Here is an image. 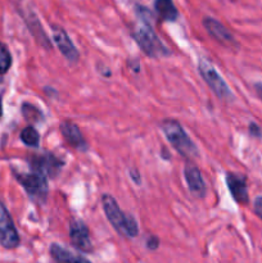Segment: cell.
<instances>
[{"label": "cell", "mask_w": 262, "mask_h": 263, "mask_svg": "<svg viewBox=\"0 0 262 263\" xmlns=\"http://www.w3.org/2000/svg\"><path fill=\"white\" fill-rule=\"evenodd\" d=\"M226 184H228L229 190L231 195L239 204H247L249 200L248 197V187H247L246 177L238 174H226Z\"/></svg>", "instance_id": "obj_11"}, {"label": "cell", "mask_w": 262, "mask_h": 263, "mask_svg": "<svg viewBox=\"0 0 262 263\" xmlns=\"http://www.w3.org/2000/svg\"><path fill=\"white\" fill-rule=\"evenodd\" d=\"M20 244V236L14 228L9 213L4 204L0 202V246L7 249L17 248Z\"/></svg>", "instance_id": "obj_6"}, {"label": "cell", "mask_w": 262, "mask_h": 263, "mask_svg": "<svg viewBox=\"0 0 262 263\" xmlns=\"http://www.w3.org/2000/svg\"><path fill=\"white\" fill-rule=\"evenodd\" d=\"M161 127L164 136L167 138V140L170 141V144L174 146V149L180 156L185 157L189 161H192L193 158L198 157L197 145L193 143L189 135L185 133L184 127L176 120L167 118V120H164L162 122Z\"/></svg>", "instance_id": "obj_3"}, {"label": "cell", "mask_w": 262, "mask_h": 263, "mask_svg": "<svg viewBox=\"0 0 262 263\" xmlns=\"http://www.w3.org/2000/svg\"><path fill=\"white\" fill-rule=\"evenodd\" d=\"M69 238L74 248L84 253H89L92 251V243L89 235V229L86 228L82 221H73L69 226Z\"/></svg>", "instance_id": "obj_7"}, {"label": "cell", "mask_w": 262, "mask_h": 263, "mask_svg": "<svg viewBox=\"0 0 262 263\" xmlns=\"http://www.w3.org/2000/svg\"><path fill=\"white\" fill-rule=\"evenodd\" d=\"M198 69H199L200 76L204 80L205 84L210 86V89L212 90L220 99H233V92H231L230 87H229L228 84L223 81L222 77H221L220 73L216 71V68L213 67V64L211 63L210 61H207V59L204 58H200L199 64H198Z\"/></svg>", "instance_id": "obj_4"}, {"label": "cell", "mask_w": 262, "mask_h": 263, "mask_svg": "<svg viewBox=\"0 0 262 263\" xmlns=\"http://www.w3.org/2000/svg\"><path fill=\"white\" fill-rule=\"evenodd\" d=\"M10 66H12V55L7 46L0 44V74L7 73Z\"/></svg>", "instance_id": "obj_17"}, {"label": "cell", "mask_w": 262, "mask_h": 263, "mask_svg": "<svg viewBox=\"0 0 262 263\" xmlns=\"http://www.w3.org/2000/svg\"><path fill=\"white\" fill-rule=\"evenodd\" d=\"M103 210H104L105 217L115 228L118 234L126 238H135L139 234V226L135 218L130 215H125L118 207L117 202L112 195L104 194L102 197Z\"/></svg>", "instance_id": "obj_2"}, {"label": "cell", "mask_w": 262, "mask_h": 263, "mask_svg": "<svg viewBox=\"0 0 262 263\" xmlns=\"http://www.w3.org/2000/svg\"><path fill=\"white\" fill-rule=\"evenodd\" d=\"M203 26L205 27L207 32L222 45H234L235 44V39L231 35L230 31L225 26L221 25L218 21L213 20V18H204Z\"/></svg>", "instance_id": "obj_12"}, {"label": "cell", "mask_w": 262, "mask_h": 263, "mask_svg": "<svg viewBox=\"0 0 262 263\" xmlns=\"http://www.w3.org/2000/svg\"><path fill=\"white\" fill-rule=\"evenodd\" d=\"M21 140L27 146L38 148L39 143H40V135L32 126H28V127L23 128L22 133H21Z\"/></svg>", "instance_id": "obj_16"}, {"label": "cell", "mask_w": 262, "mask_h": 263, "mask_svg": "<svg viewBox=\"0 0 262 263\" xmlns=\"http://www.w3.org/2000/svg\"><path fill=\"white\" fill-rule=\"evenodd\" d=\"M256 90H257V92H258L259 97L262 98V85L261 84H257L256 85Z\"/></svg>", "instance_id": "obj_22"}, {"label": "cell", "mask_w": 262, "mask_h": 263, "mask_svg": "<svg viewBox=\"0 0 262 263\" xmlns=\"http://www.w3.org/2000/svg\"><path fill=\"white\" fill-rule=\"evenodd\" d=\"M3 115V103H2V97H0V117Z\"/></svg>", "instance_id": "obj_23"}, {"label": "cell", "mask_w": 262, "mask_h": 263, "mask_svg": "<svg viewBox=\"0 0 262 263\" xmlns=\"http://www.w3.org/2000/svg\"><path fill=\"white\" fill-rule=\"evenodd\" d=\"M51 31H53L54 43L57 44V46H58V49L61 50V53L66 57L67 61L72 62V63L77 62L80 54L79 51H77L76 46L73 45L72 40L69 39V36L67 35L66 31L62 27H59V26H54Z\"/></svg>", "instance_id": "obj_9"}, {"label": "cell", "mask_w": 262, "mask_h": 263, "mask_svg": "<svg viewBox=\"0 0 262 263\" xmlns=\"http://www.w3.org/2000/svg\"><path fill=\"white\" fill-rule=\"evenodd\" d=\"M31 166H32V171L40 172L46 177H55L58 172L61 171L63 162H61V159L49 153L35 157L33 161L31 162Z\"/></svg>", "instance_id": "obj_8"}, {"label": "cell", "mask_w": 262, "mask_h": 263, "mask_svg": "<svg viewBox=\"0 0 262 263\" xmlns=\"http://www.w3.org/2000/svg\"><path fill=\"white\" fill-rule=\"evenodd\" d=\"M254 212L262 220V197L256 198L254 200Z\"/></svg>", "instance_id": "obj_20"}, {"label": "cell", "mask_w": 262, "mask_h": 263, "mask_svg": "<svg viewBox=\"0 0 262 263\" xmlns=\"http://www.w3.org/2000/svg\"><path fill=\"white\" fill-rule=\"evenodd\" d=\"M22 112L25 115V117L30 121H39V117H40V110L31 104L23 105Z\"/></svg>", "instance_id": "obj_18"}, {"label": "cell", "mask_w": 262, "mask_h": 263, "mask_svg": "<svg viewBox=\"0 0 262 263\" xmlns=\"http://www.w3.org/2000/svg\"><path fill=\"white\" fill-rule=\"evenodd\" d=\"M139 15H140V23L133 31V37L136 44L151 58L169 57L171 51L164 46V44L159 40L157 33L154 32L153 27L149 23V17L143 15L140 10H139Z\"/></svg>", "instance_id": "obj_1"}, {"label": "cell", "mask_w": 262, "mask_h": 263, "mask_svg": "<svg viewBox=\"0 0 262 263\" xmlns=\"http://www.w3.org/2000/svg\"><path fill=\"white\" fill-rule=\"evenodd\" d=\"M50 254L55 261L58 262H87L86 258L80 256H74L73 253L58 244H51L50 246Z\"/></svg>", "instance_id": "obj_15"}, {"label": "cell", "mask_w": 262, "mask_h": 263, "mask_svg": "<svg viewBox=\"0 0 262 263\" xmlns=\"http://www.w3.org/2000/svg\"><path fill=\"white\" fill-rule=\"evenodd\" d=\"M17 180L23 189L26 190L28 197L36 203H44L48 197V182L46 176L40 172L32 171L30 174L17 175Z\"/></svg>", "instance_id": "obj_5"}, {"label": "cell", "mask_w": 262, "mask_h": 263, "mask_svg": "<svg viewBox=\"0 0 262 263\" xmlns=\"http://www.w3.org/2000/svg\"><path fill=\"white\" fill-rule=\"evenodd\" d=\"M61 133L67 140V143L76 148L77 151L84 152L87 149L86 141H85L84 136H82L81 131L77 127L76 123L71 122V121H64L61 123Z\"/></svg>", "instance_id": "obj_13"}, {"label": "cell", "mask_w": 262, "mask_h": 263, "mask_svg": "<svg viewBox=\"0 0 262 263\" xmlns=\"http://www.w3.org/2000/svg\"><path fill=\"white\" fill-rule=\"evenodd\" d=\"M184 176L186 180L190 193L197 198H203L205 195V184L200 175L199 168L193 162L188 161L184 168Z\"/></svg>", "instance_id": "obj_10"}, {"label": "cell", "mask_w": 262, "mask_h": 263, "mask_svg": "<svg viewBox=\"0 0 262 263\" xmlns=\"http://www.w3.org/2000/svg\"><path fill=\"white\" fill-rule=\"evenodd\" d=\"M249 133H251V135L254 136V138H259V136L262 135L261 128H259L258 126H257L256 123H253V122L249 125Z\"/></svg>", "instance_id": "obj_21"}, {"label": "cell", "mask_w": 262, "mask_h": 263, "mask_svg": "<svg viewBox=\"0 0 262 263\" xmlns=\"http://www.w3.org/2000/svg\"><path fill=\"white\" fill-rule=\"evenodd\" d=\"M154 8H156L157 13H158L161 20L170 21V22L177 20L179 12H177L176 7H175L172 0H156Z\"/></svg>", "instance_id": "obj_14"}, {"label": "cell", "mask_w": 262, "mask_h": 263, "mask_svg": "<svg viewBox=\"0 0 262 263\" xmlns=\"http://www.w3.org/2000/svg\"><path fill=\"white\" fill-rule=\"evenodd\" d=\"M159 246V240L156 238V236H149L148 240H146V247H148V249H152V251H154V249L158 248Z\"/></svg>", "instance_id": "obj_19"}]
</instances>
